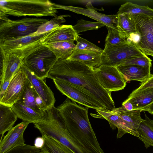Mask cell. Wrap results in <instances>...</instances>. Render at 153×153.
<instances>
[{"mask_svg": "<svg viewBox=\"0 0 153 153\" xmlns=\"http://www.w3.org/2000/svg\"><path fill=\"white\" fill-rule=\"evenodd\" d=\"M117 15V28L124 36L135 43L138 36L132 15L128 13Z\"/></svg>", "mask_w": 153, "mask_h": 153, "instance_id": "19", "label": "cell"}, {"mask_svg": "<svg viewBox=\"0 0 153 153\" xmlns=\"http://www.w3.org/2000/svg\"><path fill=\"white\" fill-rule=\"evenodd\" d=\"M102 53L94 52L74 50L67 59L78 61L89 67L95 68L101 65Z\"/></svg>", "mask_w": 153, "mask_h": 153, "instance_id": "21", "label": "cell"}, {"mask_svg": "<svg viewBox=\"0 0 153 153\" xmlns=\"http://www.w3.org/2000/svg\"><path fill=\"white\" fill-rule=\"evenodd\" d=\"M78 36L72 25H62L51 31L43 39V44L63 41L74 42Z\"/></svg>", "mask_w": 153, "mask_h": 153, "instance_id": "16", "label": "cell"}, {"mask_svg": "<svg viewBox=\"0 0 153 153\" xmlns=\"http://www.w3.org/2000/svg\"><path fill=\"white\" fill-rule=\"evenodd\" d=\"M43 45L48 48L59 59L68 58L75 50L74 42H59Z\"/></svg>", "mask_w": 153, "mask_h": 153, "instance_id": "25", "label": "cell"}, {"mask_svg": "<svg viewBox=\"0 0 153 153\" xmlns=\"http://www.w3.org/2000/svg\"><path fill=\"white\" fill-rule=\"evenodd\" d=\"M17 118L11 106L0 104V140L4 133L13 127Z\"/></svg>", "mask_w": 153, "mask_h": 153, "instance_id": "22", "label": "cell"}, {"mask_svg": "<svg viewBox=\"0 0 153 153\" xmlns=\"http://www.w3.org/2000/svg\"><path fill=\"white\" fill-rule=\"evenodd\" d=\"M66 129L75 140L89 153H105L100 147L88 116V108L67 98L56 108Z\"/></svg>", "mask_w": 153, "mask_h": 153, "instance_id": "2", "label": "cell"}, {"mask_svg": "<svg viewBox=\"0 0 153 153\" xmlns=\"http://www.w3.org/2000/svg\"><path fill=\"white\" fill-rule=\"evenodd\" d=\"M39 153H45V152H42V151H41L40 152H39Z\"/></svg>", "mask_w": 153, "mask_h": 153, "instance_id": "39", "label": "cell"}, {"mask_svg": "<svg viewBox=\"0 0 153 153\" xmlns=\"http://www.w3.org/2000/svg\"><path fill=\"white\" fill-rule=\"evenodd\" d=\"M42 46V42L39 41L22 48L7 52L0 50V85L17 73L25 57Z\"/></svg>", "mask_w": 153, "mask_h": 153, "instance_id": "5", "label": "cell"}, {"mask_svg": "<svg viewBox=\"0 0 153 153\" xmlns=\"http://www.w3.org/2000/svg\"><path fill=\"white\" fill-rule=\"evenodd\" d=\"M11 107L18 118L23 122L33 123L47 122L50 118L51 108L41 113L18 102L14 103Z\"/></svg>", "mask_w": 153, "mask_h": 153, "instance_id": "13", "label": "cell"}, {"mask_svg": "<svg viewBox=\"0 0 153 153\" xmlns=\"http://www.w3.org/2000/svg\"><path fill=\"white\" fill-rule=\"evenodd\" d=\"M48 19L25 18L16 20H1L0 43L29 36L36 32Z\"/></svg>", "mask_w": 153, "mask_h": 153, "instance_id": "4", "label": "cell"}, {"mask_svg": "<svg viewBox=\"0 0 153 153\" xmlns=\"http://www.w3.org/2000/svg\"><path fill=\"white\" fill-rule=\"evenodd\" d=\"M47 78L63 80L80 88L94 97L111 111L116 108L111 92L99 83L94 68L77 61L59 59L50 71Z\"/></svg>", "mask_w": 153, "mask_h": 153, "instance_id": "1", "label": "cell"}, {"mask_svg": "<svg viewBox=\"0 0 153 153\" xmlns=\"http://www.w3.org/2000/svg\"><path fill=\"white\" fill-rule=\"evenodd\" d=\"M132 16L138 36L135 45L146 55L153 57V16L142 14Z\"/></svg>", "mask_w": 153, "mask_h": 153, "instance_id": "8", "label": "cell"}, {"mask_svg": "<svg viewBox=\"0 0 153 153\" xmlns=\"http://www.w3.org/2000/svg\"><path fill=\"white\" fill-rule=\"evenodd\" d=\"M106 27L108 33L105 39V45H114L133 42L124 36L117 28Z\"/></svg>", "mask_w": 153, "mask_h": 153, "instance_id": "28", "label": "cell"}, {"mask_svg": "<svg viewBox=\"0 0 153 153\" xmlns=\"http://www.w3.org/2000/svg\"><path fill=\"white\" fill-rule=\"evenodd\" d=\"M57 89L72 101L88 108L107 111L105 107L94 97L66 81L54 79Z\"/></svg>", "mask_w": 153, "mask_h": 153, "instance_id": "9", "label": "cell"}, {"mask_svg": "<svg viewBox=\"0 0 153 153\" xmlns=\"http://www.w3.org/2000/svg\"><path fill=\"white\" fill-rule=\"evenodd\" d=\"M41 149L35 146L26 144L12 149L5 153H39Z\"/></svg>", "mask_w": 153, "mask_h": 153, "instance_id": "33", "label": "cell"}, {"mask_svg": "<svg viewBox=\"0 0 153 153\" xmlns=\"http://www.w3.org/2000/svg\"><path fill=\"white\" fill-rule=\"evenodd\" d=\"M50 31L38 35H31L17 39L0 42V50L4 52H7L11 50L19 48L29 45L42 39Z\"/></svg>", "mask_w": 153, "mask_h": 153, "instance_id": "20", "label": "cell"}, {"mask_svg": "<svg viewBox=\"0 0 153 153\" xmlns=\"http://www.w3.org/2000/svg\"><path fill=\"white\" fill-rule=\"evenodd\" d=\"M16 74L0 85V100L3 98L11 81Z\"/></svg>", "mask_w": 153, "mask_h": 153, "instance_id": "35", "label": "cell"}, {"mask_svg": "<svg viewBox=\"0 0 153 153\" xmlns=\"http://www.w3.org/2000/svg\"><path fill=\"white\" fill-rule=\"evenodd\" d=\"M21 68L48 109H50L54 106L56 100L53 93L44 82V80L36 77L23 65Z\"/></svg>", "mask_w": 153, "mask_h": 153, "instance_id": "14", "label": "cell"}, {"mask_svg": "<svg viewBox=\"0 0 153 153\" xmlns=\"http://www.w3.org/2000/svg\"><path fill=\"white\" fill-rule=\"evenodd\" d=\"M44 143V140L42 137H37L35 140L34 146L41 149L43 146Z\"/></svg>", "mask_w": 153, "mask_h": 153, "instance_id": "36", "label": "cell"}, {"mask_svg": "<svg viewBox=\"0 0 153 153\" xmlns=\"http://www.w3.org/2000/svg\"><path fill=\"white\" fill-rule=\"evenodd\" d=\"M27 78L20 67L11 81L3 98L0 100V104L11 107L17 102L23 91Z\"/></svg>", "mask_w": 153, "mask_h": 153, "instance_id": "11", "label": "cell"}, {"mask_svg": "<svg viewBox=\"0 0 153 153\" xmlns=\"http://www.w3.org/2000/svg\"><path fill=\"white\" fill-rule=\"evenodd\" d=\"M44 143L41 148L46 153H74L67 146L53 138L45 134L42 135Z\"/></svg>", "mask_w": 153, "mask_h": 153, "instance_id": "26", "label": "cell"}, {"mask_svg": "<svg viewBox=\"0 0 153 153\" xmlns=\"http://www.w3.org/2000/svg\"><path fill=\"white\" fill-rule=\"evenodd\" d=\"M104 26V24L100 22H92L81 19L77 21L76 24L73 26V27L76 33L78 34L82 32L97 30Z\"/></svg>", "mask_w": 153, "mask_h": 153, "instance_id": "30", "label": "cell"}, {"mask_svg": "<svg viewBox=\"0 0 153 153\" xmlns=\"http://www.w3.org/2000/svg\"><path fill=\"white\" fill-rule=\"evenodd\" d=\"M125 101L132 105L133 110L146 111L148 107L153 102V89H136Z\"/></svg>", "mask_w": 153, "mask_h": 153, "instance_id": "17", "label": "cell"}, {"mask_svg": "<svg viewBox=\"0 0 153 153\" xmlns=\"http://www.w3.org/2000/svg\"><path fill=\"white\" fill-rule=\"evenodd\" d=\"M146 111L150 114H153V102L148 107Z\"/></svg>", "mask_w": 153, "mask_h": 153, "instance_id": "38", "label": "cell"}, {"mask_svg": "<svg viewBox=\"0 0 153 153\" xmlns=\"http://www.w3.org/2000/svg\"><path fill=\"white\" fill-rule=\"evenodd\" d=\"M128 13L131 15H146L153 16V9L147 6H142L126 2L122 4L119 9L117 14Z\"/></svg>", "mask_w": 153, "mask_h": 153, "instance_id": "27", "label": "cell"}, {"mask_svg": "<svg viewBox=\"0 0 153 153\" xmlns=\"http://www.w3.org/2000/svg\"><path fill=\"white\" fill-rule=\"evenodd\" d=\"M136 65L151 68L152 60L146 55L143 56L134 57L124 61L120 65Z\"/></svg>", "mask_w": 153, "mask_h": 153, "instance_id": "32", "label": "cell"}, {"mask_svg": "<svg viewBox=\"0 0 153 153\" xmlns=\"http://www.w3.org/2000/svg\"><path fill=\"white\" fill-rule=\"evenodd\" d=\"M117 68L126 82L138 81L142 83L151 74L149 68L133 65H120Z\"/></svg>", "mask_w": 153, "mask_h": 153, "instance_id": "18", "label": "cell"}, {"mask_svg": "<svg viewBox=\"0 0 153 153\" xmlns=\"http://www.w3.org/2000/svg\"><path fill=\"white\" fill-rule=\"evenodd\" d=\"M16 102L30 107L40 113H44L48 109L27 78L21 96Z\"/></svg>", "mask_w": 153, "mask_h": 153, "instance_id": "15", "label": "cell"}, {"mask_svg": "<svg viewBox=\"0 0 153 153\" xmlns=\"http://www.w3.org/2000/svg\"><path fill=\"white\" fill-rule=\"evenodd\" d=\"M53 3L48 0H1L0 10L8 16H57Z\"/></svg>", "mask_w": 153, "mask_h": 153, "instance_id": "3", "label": "cell"}, {"mask_svg": "<svg viewBox=\"0 0 153 153\" xmlns=\"http://www.w3.org/2000/svg\"><path fill=\"white\" fill-rule=\"evenodd\" d=\"M70 16L68 15H60L54 17L41 26L37 30L32 34L34 36L38 35L50 31L60 26L61 24L65 22V18Z\"/></svg>", "mask_w": 153, "mask_h": 153, "instance_id": "29", "label": "cell"}, {"mask_svg": "<svg viewBox=\"0 0 153 153\" xmlns=\"http://www.w3.org/2000/svg\"><path fill=\"white\" fill-rule=\"evenodd\" d=\"M58 59L43 45L24 59L22 65L37 77L44 79Z\"/></svg>", "mask_w": 153, "mask_h": 153, "instance_id": "6", "label": "cell"}, {"mask_svg": "<svg viewBox=\"0 0 153 153\" xmlns=\"http://www.w3.org/2000/svg\"><path fill=\"white\" fill-rule=\"evenodd\" d=\"M122 106L126 110L131 111L133 110L132 105L130 102L124 101L122 103Z\"/></svg>", "mask_w": 153, "mask_h": 153, "instance_id": "37", "label": "cell"}, {"mask_svg": "<svg viewBox=\"0 0 153 153\" xmlns=\"http://www.w3.org/2000/svg\"><path fill=\"white\" fill-rule=\"evenodd\" d=\"M77 43L75 50L99 52L102 53L103 50L78 35L76 40Z\"/></svg>", "mask_w": 153, "mask_h": 153, "instance_id": "31", "label": "cell"}, {"mask_svg": "<svg viewBox=\"0 0 153 153\" xmlns=\"http://www.w3.org/2000/svg\"><path fill=\"white\" fill-rule=\"evenodd\" d=\"M94 70L99 83L108 91L122 90L126 86L127 82L117 67L101 65Z\"/></svg>", "mask_w": 153, "mask_h": 153, "instance_id": "10", "label": "cell"}, {"mask_svg": "<svg viewBox=\"0 0 153 153\" xmlns=\"http://www.w3.org/2000/svg\"><path fill=\"white\" fill-rule=\"evenodd\" d=\"M29 123L22 121L8 131L0 141V153H5L14 148L25 144L24 133Z\"/></svg>", "mask_w": 153, "mask_h": 153, "instance_id": "12", "label": "cell"}, {"mask_svg": "<svg viewBox=\"0 0 153 153\" xmlns=\"http://www.w3.org/2000/svg\"><path fill=\"white\" fill-rule=\"evenodd\" d=\"M147 88L153 89V75L152 74L149 78L141 83L140 86L136 89L140 90Z\"/></svg>", "mask_w": 153, "mask_h": 153, "instance_id": "34", "label": "cell"}, {"mask_svg": "<svg viewBox=\"0 0 153 153\" xmlns=\"http://www.w3.org/2000/svg\"><path fill=\"white\" fill-rule=\"evenodd\" d=\"M110 112L112 113L118 114L131 128L137 137H138L137 129L140 124L143 120L141 117L140 111H128L125 109L122 106L115 108Z\"/></svg>", "mask_w": 153, "mask_h": 153, "instance_id": "23", "label": "cell"}, {"mask_svg": "<svg viewBox=\"0 0 153 153\" xmlns=\"http://www.w3.org/2000/svg\"><path fill=\"white\" fill-rule=\"evenodd\" d=\"M145 119L140 124L137 129L138 137L147 149L153 147V120L145 114Z\"/></svg>", "mask_w": 153, "mask_h": 153, "instance_id": "24", "label": "cell"}, {"mask_svg": "<svg viewBox=\"0 0 153 153\" xmlns=\"http://www.w3.org/2000/svg\"><path fill=\"white\" fill-rule=\"evenodd\" d=\"M145 56L134 42L114 45H105L102 53L101 65L117 67L127 59Z\"/></svg>", "mask_w": 153, "mask_h": 153, "instance_id": "7", "label": "cell"}]
</instances>
